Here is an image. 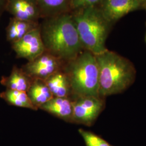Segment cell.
Returning <instances> with one entry per match:
<instances>
[{
  "instance_id": "cell-15",
  "label": "cell",
  "mask_w": 146,
  "mask_h": 146,
  "mask_svg": "<svg viewBox=\"0 0 146 146\" xmlns=\"http://www.w3.org/2000/svg\"><path fill=\"white\" fill-rule=\"evenodd\" d=\"M0 98L10 105L34 110H38L25 92L6 89L0 93Z\"/></svg>"
},
{
  "instance_id": "cell-17",
  "label": "cell",
  "mask_w": 146,
  "mask_h": 146,
  "mask_svg": "<svg viewBox=\"0 0 146 146\" xmlns=\"http://www.w3.org/2000/svg\"><path fill=\"white\" fill-rule=\"evenodd\" d=\"M78 133L84 139L86 146H114L92 131L80 128L78 129Z\"/></svg>"
},
{
  "instance_id": "cell-8",
  "label": "cell",
  "mask_w": 146,
  "mask_h": 146,
  "mask_svg": "<svg viewBox=\"0 0 146 146\" xmlns=\"http://www.w3.org/2000/svg\"><path fill=\"white\" fill-rule=\"evenodd\" d=\"M98 7L111 25L131 11L142 8L135 0H102Z\"/></svg>"
},
{
  "instance_id": "cell-11",
  "label": "cell",
  "mask_w": 146,
  "mask_h": 146,
  "mask_svg": "<svg viewBox=\"0 0 146 146\" xmlns=\"http://www.w3.org/2000/svg\"><path fill=\"white\" fill-rule=\"evenodd\" d=\"M44 81L54 97L72 99L73 94L70 81L64 70L55 73Z\"/></svg>"
},
{
  "instance_id": "cell-12",
  "label": "cell",
  "mask_w": 146,
  "mask_h": 146,
  "mask_svg": "<svg viewBox=\"0 0 146 146\" xmlns=\"http://www.w3.org/2000/svg\"><path fill=\"white\" fill-rule=\"evenodd\" d=\"M33 79L22 68L14 66L9 76H2L0 83L6 89L26 92L29 88Z\"/></svg>"
},
{
  "instance_id": "cell-13",
  "label": "cell",
  "mask_w": 146,
  "mask_h": 146,
  "mask_svg": "<svg viewBox=\"0 0 146 146\" xmlns=\"http://www.w3.org/2000/svg\"><path fill=\"white\" fill-rule=\"evenodd\" d=\"M39 27L37 22L22 20L12 17L6 28L7 40L11 44Z\"/></svg>"
},
{
  "instance_id": "cell-21",
  "label": "cell",
  "mask_w": 146,
  "mask_h": 146,
  "mask_svg": "<svg viewBox=\"0 0 146 146\" xmlns=\"http://www.w3.org/2000/svg\"></svg>"
},
{
  "instance_id": "cell-2",
  "label": "cell",
  "mask_w": 146,
  "mask_h": 146,
  "mask_svg": "<svg viewBox=\"0 0 146 146\" xmlns=\"http://www.w3.org/2000/svg\"><path fill=\"white\" fill-rule=\"evenodd\" d=\"M95 56L99 68V96L105 98L119 94L134 83L135 68L128 59L108 49Z\"/></svg>"
},
{
  "instance_id": "cell-14",
  "label": "cell",
  "mask_w": 146,
  "mask_h": 146,
  "mask_svg": "<svg viewBox=\"0 0 146 146\" xmlns=\"http://www.w3.org/2000/svg\"><path fill=\"white\" fill-rule=\"evenodd\" d=\"M27 94L38 110L54 97L45 81L39 79L33 80Z\"/></svg>"
},
{
  "instance_id": "cell-18",
  "label": "cell",
  "mask_w": 146,
  "mask_h": 146,
  "mask_svg": "<svg viewBox=\"0 0 146 146\" xmlns=\"http://www.w3.org/2000/svg\"><path fill=\"white\" fill-rule=\"evenodd\" d=\"M102 0H69V9L73 11L98 7Z\"/></svg>"
},
{
  "instance_id": "cell-3",
  "label": "cell",
  "mask_w": 146,
  "mask_h": 146,
  "mask_svg": "<svg viewBox=\"0 0 146 146\" xmlns=\"http://www.w3.org/2000/svg\"><path fill=\"white\" fill-rule=\"evenodd\" d=\"M72 15L84 50L98 55L107 50L106 41L111 25L98 7L73 11Z\"/></svg>"
},
{
  "instance_id": "cell-6",
  "label": "cell",
  "mask_w": 146,
  "mask_h": 146,
  "mask_svg": "<svg viewBox=\"0 0 146 146\" xmlns=\"http://www.w3.org/2000/svg\"><path fill=\"white\" fill-rule=\"evenodd\" d=\"M66 63L45 50L34 60L28 61L21 68L33 80L45 81L55 73L64 70Z\"/></svg>"
},
{
  "instance_id": "cell-20",
  "label": "cell",
  "mask_w": 146,
  "mask_h": 146,
  "mask_svg": "<svg viewBox=\"0 0 146 146\" xmlns=\"http://www.w3.org/2000/svg\"><path fill=\"white\" fill-rule=\"evenodd\" d=\"M141 5L142 8H146V0H135Z\"/></svg>"
},
{
  "instance_id": "cell-16",
  "label": "cell",
  "mask_w": 146,
  "mask_h": 146,
  "mask_svg": "<svg viewBox=\"0 0 146 146\" xmlns=\"http://www.w3.org/2000/svg\"><path fill=\"white\" fill-rule=\"evenodd\" d=\"M42 17H49L68 12L69 0H36Z\"/></svg>"
},
{
  "instance_id": "cell-1",
  "label": "cell",
  "mask_w": 146,
  "mask_h": 146,
  "mask_svg": "<svg viewBox=\"0 0 146 146\" xmlns=\"http://www.w3.org/2000/svg\"><path fill=\"white\" fill-rule=\"evenodd\" d=\"M40 29L46 50L66 62L84 50L68 12L47 17Z\"/></svg>"
},
{
  "instance_id": "cell-9",
  "label": "cell",
  "mask_w": 146,
  "mask_h": 146,
  "mask_svg": "<svg viewBox=\"0 0 146 146\" xmlns=\"http://www.w3.org/2000/svg\"><path fill=\"white\" fill-rule=\"evenodd\" d=\"M5 11L13 17L25 21L37 22L42 16L36 0H7Z\"/></svg>"
},
{
  "instance_id": "cell-7",
  "label": "cell",
  "mask_w": 146,
  "mask_h": 146,
  "mask_svg": "<svg viewBox=\"0 0 146 146\" xmlns=\"http://www.w3.org/2000/svg\"><path fill=\"white\" fill-rule=\"evenodd\" d=\"M11 44L17 58H25L28 61L34 60L46 50L40 27Z\"/></svg>"
},
{
  "instance_id": "cell-10",
  "label": "cell",
  "mask_w": 146,
  "mask_h": 146,
  "mask_svg": "<svg viewBox=\"0 0 146 146\" xmlns=\"http://www.w3.org/2000/svg\"><path fill=\"white\" fill-rule=\"evenodd\" d=\"M39 109L68 122L73 123V99L70 98L53 97Z\"/></svg>"
},
{
  "instance_id": "cell-4",
  "label": "cell",
  "mask_w": 146,
  "mask_h": 146,
  "mask_svg": "<svg viewBox=\"0 0 146 146\" xmlns=\"http://www.w3.org/2000/svg\"><path fill=\"white\" fill-rule=\"evenodd\" d=\"M64 71L70 81L72 99L84 96H99V68L94 54L84 50L66 63Z\"/></svg>"
},
{
  "instance_id": "cell-5",
  "label": "cell",
  "mask_w": 146,
  "mask_h": 146,
  "mask_svg": "<svg viewBox=\"0 0 146 146\" xmlns=\"http://www.w3.org/2000/svg\"><path fill=\"white\" fill-rule=\"evenodd\" d=\"M73 123L90 127L104 110L105 98L84 96L73 99Z\"/></svg>"
},
{
  "instance_id": "cell-19",
  "label": "cell",
  "mask_w": 146,
  "mask_h": 146,
  "mask_svg": "<svg viewBox=\"0 0 146 146\" xmlns=\"http://www.w3.org/2000/svg\"><path fill=\"white\" fill-rule=\"evenodd\" d=\"M7 0H0V19L5 11V3Z\"/></svg>"
}]
</instances>
